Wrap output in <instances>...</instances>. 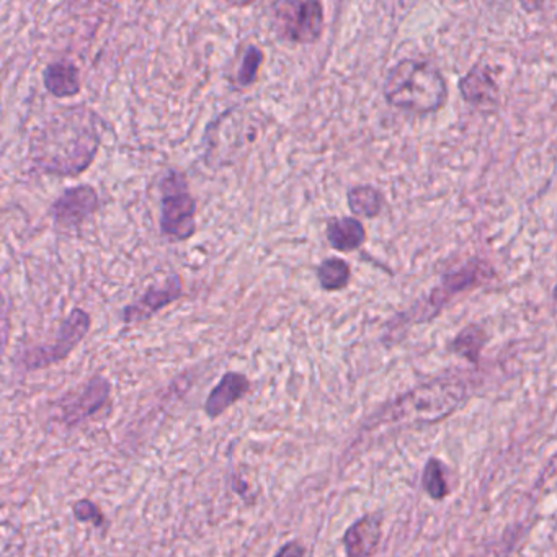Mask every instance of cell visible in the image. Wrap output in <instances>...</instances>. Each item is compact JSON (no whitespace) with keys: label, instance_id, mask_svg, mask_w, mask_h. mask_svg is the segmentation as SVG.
Wrapping results in <instances>:
<instances>
[{"label":"cell","instance_id":"obj_14","mask_svg":"<svg viewBox=\"0 0 557 557\" xmlns=\"http://www.w3.org/2000/svg\"><path fill=\"white\" fill-rule=\"evenodd\" d=\"M43 85L54 99H74L81 94V69L71 59L51 61L43 71Z\"/></svg>","mask_w":557,"mask_h":557},{"label":"cell","instance_id":"obj_4","mask_svg":"<svg viewBox=\"0 0 557 557\" xmlns=\"http://www.w3.org/2000/svg\"><path fill=\"white\" fill-rule=\"evenodd\" d=\"M159 232L170 244H182L197 234V200L182 170L169 167L159 182Z\"/></svg>","mask_w":557,"mask_h":557},{"label":"cell","instance_id":"obj_11","mask_svg":"<svg viewBox=\"0 0 557 557\" xmlns=\"http://www.w3.org/2000/svg\"><path fill=\"white\" fill-rule=\"evenodd\" d=\"M461 99L469 107L482 113L495 112L500 105V87L492 77L491 69L482 63L474 64L458 81Z\"/></svg>","mask_w":557,"mask_h":557},{"label":"cell","instance_id":"obj_21","mask_svg":"<svg viewBox=\"0 0 557 557\" xmlns=\"http://www.w3.org/2000/svg\"><path fill=\"white\" fill-rule=\"evenodd\" d=\"M72 513H74V517H76L79 523H90V525H94L95 528H99V530L107 528V517H105V513H103L102 508L95 504V502H92V500H77V502H74V505H72Z\"/></svg>","mask_w":557,"mask_h":557},{"label":"cell","instance_id":"obj_9","mask_svg":"<svg viewBox=\"0 0 557 557\" xmlns=\"http://www.w3.org/2000/svg\"><path fill=\"white\" fill-rule=\"evenodd\" d=\"M100 210V195L97 188L89 183H81L74 187L64 188L50 205L51 219L56 228H81L87 219L92 218Z\"/></svg>","mask_w":557,"mask_h":557},{"label":"cell","instance_id":"obj_23","mask_svg":"<svg viewBox=\"0 0 557 557\" xmlns=\"http://www.w3.org/2000/svg\"><path fill=\"white\" fill-rule=\"evenodd\" d=\"M553 301L554 303L557 304V283L556 286H554V290H553Z\"/></svg>","mask_w":557,"mask_h":557},{"label":"cell","instance_id":"obj_7","mask_svg":"<svg viewBox=\"0 0 557 557\" xmlns=\"http://www.w3.org/2000/svg\"><path fill=\"white\" fill-rule=\"evenodd\" d=\"M270 22L278 40L291 45H314L326 27L319 0H280L270 5Z\"/></svg>","mask_w":557,"mask_h":557},{"label":"cell","instance_id":"obj_10","mask_svg":"<svg viewBox=\"0 0 557 557\" xmlns=\"http://www.w3.org/2000/svg\"><path fill=\"white\" fill-rule=\"evenodd\" d=\"M112 396V383L102 375H95L82 386L81 391L69 394L58 402L61 422L76 427L107 406Z\"/></svg>","mask_w":557,"mask_h":557},{"label":"cell","instance_id":"obj_13","mask_svg":"<svg viewBox=\"0 0 557 557\" xmlns=\"http://www.w3.org/2000/svg\"><path fill=\"white\" fill-rule=\"evenodd\" d=\"M252 389V383L241 371H228L206 397L205 414L208 419H218L234 404L242 401Z\"/></svg>","mask_w":557,"mask_h":557},{"label":"cell","instance_id":"obj_5","mask_svg":"<svg viewBox=\"0 0 557 557\" xmlns=\"http://www.w3.org/2000/svg\"><path fill=\"white\" fill-rule=\"evenodd\" d=\"M466 394V386L456 379H435L432 383L410 391L394 402L388 414L393 420L425 422L432 424L450 415L461 404Z\"/></svg>","mask_w":557,"mask_h":557},{"label":"cell","instance_id":"obj_20","mask_svg":"<svg viewBox=\"0 0 557 557\" xmlns=\"http://www.w3.org/2000/svg\"><path fill=\"white\" fill-rule=\"evenodd\" d=\"M425 492H427L433 500H443L446 495L450 494V487L446 482L445 471L438 459H430L424 469V477H422Z\"/></svg>","mask_w":557,"mask_h":557},{"label":"cell","instance_id":"obj_1","mask_svg":"<svg viewBox=\"0 0 557 557\" xmlns=\"http://www.w3.org/2000/svg\"><path fill=\"white\" fill-rule=\"evenodd\" d=\"M105 121L87 103H72L41 123L30 138L28 159L41 174L77 177L102 146Z\"/></svg>","mask_w":557,"mask_h":557},{"label":"cell","instance_id":"obj_18","mask_svg":"<svg viewBox=\"0 0 557 557\" xmlns=\"http://www.w3.org/2000/svg\"><path fill=\"white\" fill-rule=\"evenodd\" d=\"M316 278L322 291L339 293L352 283V267L342 257H327L317 265Z\"/></svg>","mask_w":557,"mask_h":557},{"label":"cell","instance_id":"obj_22","mask_svg":"<svg viewBox=\"0 0 557 557\" xmlns=\"http://www.w3.org/2000/svg\"><path fill=\"white\" fill-rule=\"evenodd\" d=\"M275 557H306V546L298 540L290 541L278 549Z\"/></svg>","mask_w":557,"mask_h":557},{"label":"cell","instance_id":"obj_16","mask_svg":"<svg viewBox=\"0 0 557 557\" xmlns=\"http://www.w3.org/2000/svg\"><path fill=\"white\" fill-rule=\"evenodd\" d=\"M347 205L355 218L375 219L383 213L386 198L375 185L361 183L348 188Z\"/></svg>","mask_w":557,"mask_h":557},{"label":"cell","instance_id":"obj_19","mask_svg":"<svg viewBox=\"0 0 557 557\" xmlns=\"http://www.w3.org/2000/svg\"><path fill=\"white\" fill-rule=\"evenodd\" d=\"M263 63H265V53L262 48L257 45L247 46L234 76V85L237 89H250L252 85L257 84Z\"/></svg>","mask_w":557,"mask_h":557},{"label":"cell","instance_id":"obj_12","mask_svg":"<svg viewBox=\"0 0 557 557\" xmlns=\"http://www.w3.org/2000/svg\"><path fill=\"white\" fill-rule=\"evenodd\" d=\"M383 538V517L370 513L348 526L344 535L347 557H373Z\"/></svg>","mask_w":557,"mask_h":557},{"label":"cell","instance_id":"obj_6","mask_svg":"<svg viewBox=\"0 0 557 557\" xmlns=\"http://www.w3.org/2000/svg\"><path fill=\"white\" fill-rule=\"evenodd\" d=\"M92 327V316L82 308H74L59 324L54 339L48 344L25 347L15 355V366L23 373L46 370L71 355Z\"/></svg>","mask_w":557,"mask_h":557},{"label":"cell","instance_id":"obj_8","mask_svg":"<svg viewBox=\"0 0 557 557\" xmlns=\"http://www.w3.org/2000/svg\"><path fill=\"white\" fill-rule=\"evenodd\" d=\"M183 296V280L179 273H170L164 280L148 286L133 303L121 309L120 319L125 326H136L151 321L152 317L177 303Z\"/></svg>","mask_w":557,"mask_h":557},{"label":"cell","instance_id":"obj_3","mask_svg":"<svg viewBox=\"0 0 557 557\" xmlns=\"http://www.w3.org/2000/svg\"><path fill=\"white\" fill-rule=\"evenodd\" d=\"M384 100L410 115H432L445 107L448 84L443 72L427 59L404 58L384 77Z\"/></svg>","mask_w":557,"mask_h":557},{"label":"cell","instance_id":"obj_15","mask_svg":"<svg viewBox=\"0 0 557 557\" xmlns=\"http://www.w3.org/2000/svg\"><path fill=\"white\" fill-rule=\"evenodd\" d=\"M326 239L332 249L340 254H352L365 246L368 232L361 219L355 216L327 219Z\"/></svg>","mask_w":557,"mask_h":557},{"label":"cell","instance_id":"obj_2","mask_svg":"<svg viewBox=\"0 0 557 557\" xmlns=\"http://www.w3.org/2000/svg\"><path fill=\"white\" fill-rule=\"evenodd\" d=\"M497 278V270L489 260L482 257H471L459 267L450 272L443 273L437 285L432 290L415 299L409 308L396 312L386 324H384L381 344L386 347L396 345L404 339L410 327L428 324L437 319L453 299L466 295L471 291L486 286Z\"/></svg>","mask_w":557,"mask_h":557},{"label":"cell","instance_id":"obj_17","mask_svg":"<svg viewBox=\"0 0 557 557\" xmlns=\"http://www.w3.org/2000/svg\"><path fill=\"white\" fill-rule=\"evenodd\" d=\"M489 342V334L481 324H469L464 329L459 330L455 339L451 340L450 350L456 357L464 358L473 365H479L482 350Z\"/></svg>","mask_w":557,"mask_h":557}]
</instances>
